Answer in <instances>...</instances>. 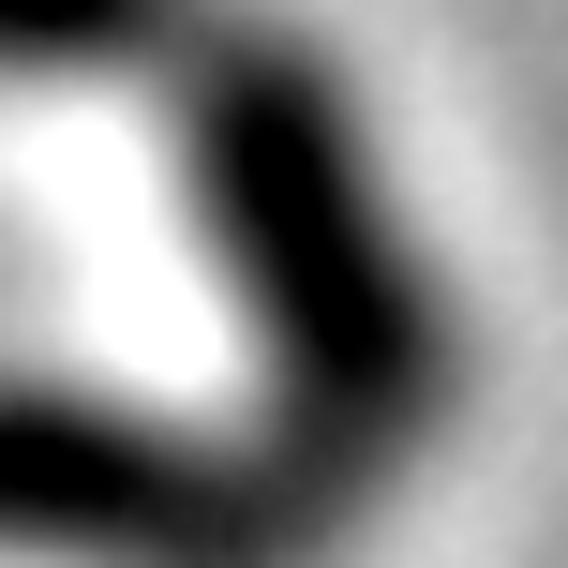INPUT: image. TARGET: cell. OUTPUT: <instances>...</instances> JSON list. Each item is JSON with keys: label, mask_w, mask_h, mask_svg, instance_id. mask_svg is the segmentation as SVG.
Returning a JSON list of instances; mask_svg holds the SVG:
<instances>
[{"label": "cell", "mask_w": 568, "mask_h": 568, "mask_svg": "<svg viewBox=\"0 0 568 568\" xmlns=\"http://www.w3.org/2000/svg\"><path fill=\"white\" fill-rule=\"evenodd\" d=\"M255 494L210 479L195 449L105 419V404H60V389H0V539H135V554H180V539H240Z\"/></svg>", "instance_id": "cell-2"}, {"label": "cell", "mask_w": 568, "mask_h": 568, "mask_svg": "<svg viewBox=\"0 0 568 568\" xmlns=\"http://www.w3.org/2000/svg\"><path fill=\"white\" fill-rule=\"evenodd\" d=\"M195 165H210V210H225L240 284H255V329L284 359V434H300V464H374L404 419H419L434 344H419L404 255L374 240L344 105L314 90L300 45H270V30L210 45V75H195Z\"/></svg>", "instance_id": "cell-1"}, {"label": "cell", "mask_w": 568, "mask_h": 568, "mask_svg": "<svg viewBox=\"0 0 568 568\" xmlns=\"http://www.w3.org/2000/svg\"><path fill=\"white\" fill-rule=\"evenodd\" d=\"M165 30L180 0H0V60H135Z\"/></svg>", "instance_id": "cell-3"}]
</instances>
